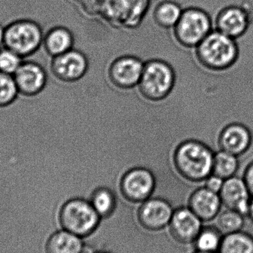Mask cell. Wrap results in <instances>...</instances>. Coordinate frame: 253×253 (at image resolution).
<instances>
[{
    "label": "cell",
    "mask_w": 253,
    "mask_h": 253,
    "mask_svg": "<svg viewBox=\"0 0 253 253\" xmlns=\"http://www.w3.org/2000/svg\"><path fill=\"white\" fill-rule=\"evenodd\" d=\"M214 150L199 140H187L181 143L174 155L177 170L187 181L204 183L212 174Z\"/></svg>",
    "instance_id": "obj_1"
},
{
    "label": "cell",
    "mask_w": 253,
    "mask_h": 253,
    "mask_svg": "<svg viewBox=\"0 0 253 253\" xmlns=\"http://www.w3.org/2000/svg\"><path fill=\"white\" fill-rule=\"evenodd\" d=\"M195 54L204 68L222 72L237 62L240 49L236 40L214 29L196 46Z\"/></svg>",
    "instance_id": "obj_2"
},
{
    "label": "cell",
    "mask_w": 253,
    "mask_h": 253,
    "mask_svg": "<svg viewBox=\"0 0 253 253\" xmlns=\"http://www.w3.org/2000/svg\"><path fill=\"white\" fill-rule=\"evenodd\" d=\"M90 201L80 197L71 198L61 207L59 221L63 230L81 238L96 231L101 220Z\"/></svg>",
    "instance_id": "obj_3"
},
{
    "label": "cell",
    "mask_w": 253,
    "mask_h": 253,
    "mask_svg": "<svg viewBox=\"0 0 253 253\" xmlns=\"http://www.w3.org/2000/svg\"><path fill=\"white\" fill-rule=\"evenodd\" d=\"M213 30V19L210 13L202 7L192 6L183 10L172 29V38L182 47L196 48Z\"/></svg>",
    "instance_id": "obj_4"
},
{
    "label": "cell",
    "mask_w": 253,
    "mask_h": 253,
    "mask_svg": "<svg viewBox=\"0 0 253 253\" xmlns=\"http://www.w3.org/2000/svg\"><path fill=\"white\" fill-rule=\"evenodd\" d=\"M44 36L38 22L29 19H16L5 27L4 47L25 59L42 47Z\"/></svg>",
    "instance_id": "obj_5"
},
{
    "label": "cell",
    "mask_w": 253,
    "mask_h": 253,
    "mask_svg": "<svg viewBox=\"0 0 253 253\" xmlns=\"http://www.w3.org/2000/svg\"><path fill=\"white\" fill-rule=\"evenodd\" d=\"M144 62V71L138 84V90L149 100L165 99L170 93L175 83L173 69L163 59H151Z\"/></svg>",
    "instance_id": "obj_6"
},
{
    "label": "cell",
    "mask_w": 253,
    "mask_h": 253,
    "mask_svg": "<svg viewBox=\"0 0 253 253\" xmlns=\"http://www.w3.org/2000/svg\"><path fill=\"white\" fill-rule=\"evenodd\" d=\"M253 19V10L248 3L228 4L215 14L214 29L237 40L247 34Z\"/></svg>",
    "instance_id": "obj_7"
},
{
    "label": "cell",
    "mask_w": 253,
    "mask_h": 253,
    "mask_svg": "<svg viewBox=\"0 0 253 253\" xmlns=\"http://www.w3.org/2000/svg\"><path fill=\"white\" fill-rule=\"evenodd\" d=\"M156 181L152 172L144 168L129 169L120 181L122 196L131 203H142L153 196Z\"/></svg>",
    "instance_id": "obj_8"
},
{
    "label": "cell",
    "mask_w": 253,
    "mask_h": 253,
    "mask_svg": "<svg viewBox=\"0 0 253 253\" xmlns=\"http://www.w3.org/2000/svg\"><path fill=\"white\" fill-rule=\"evenodd\" d=\"M88 60L84 52L74 47L66 53L52 57L50 62L51 75L63 83H73L87 72Z\"/></svg>",
    "instance_id": "obj_9"
},
{
    "label": "cell",
    "mask_w": 253,
    "mask_h": 253,
    "mask_svg": "<svg viewBox=\"0 0 253 253\" xmlns=\"http://www.w3.org/2000/svg\"><path fill=\"white\" fill-rule=\"evenodd\" d=\"M144 67V61L137 56L128 54L117 56L110 65V80L120 88H133L139 83Z\"/></svg>",
    "instance_id": "obj_10"
},
{
    "label": "cell",
    "mask_w": 253,
    "mask_h": 253,
    "mask_svg": "<svg viewBox=\"0 0 253 253\" xmlns=\"http://www.w3.org/2000/svg\"><path fill=\"white\" fill-rule=\"evenodd\" d=\"M13 77L19 95L25 97H34L42 93L48 82L45 68L34 61H24Z\"/></svg>",
    "instance_id": "obj_11"
},
{
    "label": "cell",
    "mask_w": 253,
    "mask_h": 253,
    "mask_svg": "<svg viewBox=\"0 0 253 253\" xmlns=\"http://www.w3.org/2000/svg\"><path fill=\"white\" fill-rule=\"evenodd\" d=\"M173 212L168 200L151 197L141 203L138 211V222L146 230L157 231L169 224Z\"/></svg>",
    "instance_id": "obj_12"
},
{
    "label": "cell",
    "mask_w": 253,
    "mask_h": 253,
    "mask_svg": "<svg viewBox=\"0 0 253 253\" xmlns=\"http://www.w3.org/2000/svg\"><path fill=\"white\" fill-rule=\"evenodd\" d=\"M253 144V134L248 126L241 123H231L221 128L217 136L218 150L237 156H243Z\"/></svg>",
    "instance_id": "obj_13"
},
{
    "label": "cell",
    "mask_w": 253,
    "mask_h": 253,
    "mask_svg": "<svg viewBox=\"0 0 253 253\" xmlns=\"http://www.w3.org/2000/svg\"><path fill=\"white\" fill-rule=\"evenodd\" d=\"M202 221L189 208H177L169 221V231L173 239L184 245L194 243L202 230Z\"/></svg>",
    "instance_id": "obj_14"
},
{
    "label": "cell",
    "mask_w": 253,
    "mask_h": 253,
    "mask_svg": "<svg viewBox=\"0 0 253 253\" xmlns=\"http://www.w3.org/2000/svg\"><path fill=\"white\" fill-rule=\"evenodd\" d=\"M223 206L233 209L247 216L251 195L243 177L235 176L224 180L219 193Z\"/></svg>",
    "instance_id": "obj_15"
},
{
    "label": "cell",
    "mask_w": 253,
    "mask_h": 253,
    "mask_svg": "<svg viewBox=\"0 0 253 253\" xmlns=\"http://www.w3.org/2000/svg\"><path fill=\"white\" fill-rule=\"evenodd\" d=\"M223 205L218 193L202 185L196 188L188 199V208L202 221H211L217 218Z\"/></svg>",
    "instance_id": "obj_16"
},
{
    "label": "cell",
    "mask_w": 253,
    "mask_h": 253,
    "mask_svg": "<svg viewBox=\"0 0 253 253\" xmlns=\"http://www.w3.org/2000/svg\"><path fill=\"white\" fill-rule=\"evenodd\" d=\"M76 39L71 30L65 26H55L44 34L42 47L50 57L59 56L75 47Z\"/></svg>",
    "instance_id": "obj_17"
},
{
    "label": "cell",
    "mask_w": 253,
    "mask_h": 253,
    "mask_svg": "<svg viewBox=\"0 0 253 253\" xmlns=\"http://www.w3.org/2000/svg\"><path fill=\"white\" fill-rule=\"evenodd\" d=\"M82 238L67 230H59L50 235L44 245L45 253H83Z\"/></svg>",
    "instance_id": "obj_18"
},
{
    "label": "cell",
    "mask_w": 253,
    "mask_h": 253,
    "mask_svg": "<svg viewBox=\"0 0 253 253\" xmlns=\"http://www.w3.org/2000/svg\"><path fill=\"white\" fill-rule=\"evenodd\" d=\"M184 9L176 1L164 0L156 4L153 12V19L162 29L172 30L181 17Z\"/></svg>",
    "instance_id": "obj_19"
},
{
    "label": "cell",
    "mask_w": 253,
    "mask_h": 253,
    "mask_svg": "<svg viewBox=\"0 0 253 253\" xmlns=\"http://www.w3.org/2000/svg\"><path fill=\"white\" fill-rule=\"evenodd\" d=\"M89 201L101 218H109L117 206V193L108 187L96 189L90 195Z\"/></svg>",
    "instance_id": "obj_20"
},
{
    "label": "cell",
    "mask_w": 253,
    "mask_h": 253,
    "mask_svg": "<svg viewBox=\"0 0 253 253\" xmlns=\"http://www.w3.org/2000/svg\"><path fill=\"white\" fill-rule=\"evenodd\" d=\"M218 253H253V236L243 230L224 235Z\"/></svg>",
    "instance_id": "obj_21"
},
{
    "label": "cell",
    "mask_w": 253,
    "mask_h": 253,
    "mask_svg": "<svg viewBox=\"0 0 253 253\" xmlns=\"http://www.w3.org/2000/svg\"><path fill=\"white\" fill-rule=\"evenodd\" d=\"M239 166V156L218 150L214 153L212 174L226 180L236 175Z\"/></svg>",
    "instance_id": "obj_22"
},
{
    "label": "cell",
    "mask_w": 253,
    "mask_h": 253,
    "mask_svg": "<svg viewBox=\"0 0 253 253\" xmlns=\"http://www.w3.org/2000/svg\"><path fill=\"white\" fill-rule=\"evenodd\" d=\"M224 234L215 226L202 227L194 242L196 251L204 253H218Z\"/></svg>",
    "instance_id": "obj_23"
},
{
    "label": "cell",
    "mask_w": 253,
    "mask_h": 253,
    "mask_svg": "<svg viewBox=\"0 0 253 253\" xmlns=\"http://www.w3.org/2000/svg\"><path fill=\"white\" fill-rule=\"evenodd\" d=\"M245 215L233 209L226 208L216 218V227L224 235L240 231L245 226Z\"/></svg>",
    "instance_id": "obj_24"
},
{
    "label": "cell",
    "mask_w": 253,
    "mask_h": 253,
    "mask_svg": "<svg viewBox=\"0 0 253 253\" xmlns=\"http://www.w3.org/2000/svg\"><path fill=\"white\" fill-rule=\"evenodd\" d=\"M19 95L13 76L0 72V108H7L14 103Z\"/></svg>",
    "instance_id": "obj_25"
},
{
    "label": "cell",
    "mask_w": 253,
    "mask_h": 253,
    "mask_svg": "<svg viewBox=\"0 0 253 253\" xmlns=\"http://www.w3.org/2000/svg\"><path fill=\"white\" fill-rule=\"evenodd\" d=\"M24 62V58L5 47L0 48V72L13 75Z\"/></svg>",
    "instance_id": "obj_26"
},
{
    "label": "cell",
    "mask_w": 253,
    "mask_h": 253,
    "mask_svg": "<svg viewBox=\"0 0 253 253\" xmlns=\"http://www.w3.org/2000/svg\"><path fill=\"white\" fill-rule=\"evenodd\" d=\"M224 180L214 174H211L208 178L204 181V186L208 190L214 192V193H218L219 194L221 188H222L223 184H224Z\"/></svg>",
    "instance_id": "obj_27"
},
{
    "label": "cell",
    "mask_w": 253,
    "mask_h": 253,
    "mask_svg": "<svg viewBox=\"0 0 253 253\" xmlns=\"http://www.w3.org/2000/svg\"><path fill=\"white\" fill-rule=\"evenodd\" d=\"M243 178L248 185L251 195L253 196V161L250 162L245 168Z\"/></svg>",
    "instance_id": "obj_28"
},
{
    "label": "cell",
    "mask_w": 253,
    "mask_h": 253,
    "mask_svg": "<svg viewBox=\"0 0 253 253\" xmlns=\"http://www.w3.org/2000/svg\"><path fill=\"white\" fill-rule=\"evenodd\" d=\"M4 31H5V27L0 25V48L4 47Z\"/></svg>",
    "instance_id": "obj_29"
},
{
    "label": "cell",
    "mask_w": 253,
    "mask_h": 253,
    "mask_svg": "<svg viewBox=\"0 0 253 253\" xmlns=\"http://www.w3.org/2000/svg\"><path fill=\"white\" fill-rule=\"evenodd\" d=\"M247 216L253 222V196L251 197V202H250L249 210Z\"/></svg>",
    "instance_id": "obj_30"
},
{
    "label": "cell",
    "mask_w": 253,
    "mask_h": 253,
    "mask_svg": "<svg viewBox=\"0 0 253 253\" xmlns=\"http://www.w3.org/2000/svg\"><path fill=\"white\" fill-rule=\"evenodd\" d=\"M204 253V252H200V251H196V253Z\"/></svg>",
    "instance_id": "obj_31"
},
{
    "label": "cell",
    "mask_w": 253,
    "mask_h": 253,
    "mask_svg": "<svg viewBox=\"0 0 253 253\" xmlns=\"http://www.w3.org/2000/svg\"><path fill=\"white\" fill-rule=\"evenodd\" d=\"M110 253L105 252V251H100V252H97V253Z\"/></svg>",
    "instance_id": "obj_32"
}]
</instances>
